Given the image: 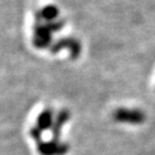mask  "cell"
Returning <instances> with one entry per match:
<instances>
[{
	"label": "cell",
	"instance_id": "6da1fadb",
	"mask_svg": "<svg viewBox=\"0 0 155 155\" xmlns=\"http://www.w3.org/2000/svg\"><path fill=\"white\" fill-rule=\"evenodd\" d=\"M113 119L116 122H121V123L138 125L145 121V114L141 110L120 108L115 110V112L113 113Z\"/></svg>",
	"mask_w": 155,
	"mask_h": 155
}]
</instances>
